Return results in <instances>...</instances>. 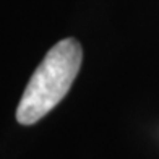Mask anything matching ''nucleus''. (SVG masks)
Returning a JSON list of instances; mask_svg holds the SVG:
<instances>
[{
	"label": "nucleus",
	"instance_id": "1",
	"mask_svg": "<svg viewBox=\"0 0 159 159\" xmlns=\"http://www.w3.org/2000/svg\"><path fill=\"white\" fill-rule=\"evenodd\" d=\"M83 50L73 38L59 41L46 54L26 84L16 109L21 125H33L65 98L81 67Z\"/></svg>",
	"mask_w": 159,
	"mask_h": 159
}]
</instances>
